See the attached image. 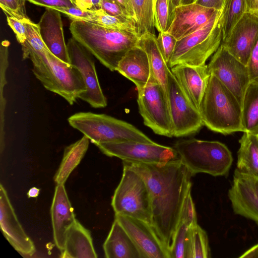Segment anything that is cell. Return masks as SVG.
Instances as JSON below:
<instances>
[{"label":"cell","mask_w":258,"mask_h":258,"mask_svg":"<svg viewBox=\"0 0 258 258\" xmlns=\"http://www.w3.org/2000/svg\"><path fill=\"white\" fill-rule=\"evenodd\" d=\"M123 164L145 179L151 198L152 226L169 252L185 199L191 191L192 174L180 159L165 163Z\"/></svg>","instance_id":"cell-1"},{"label":"cell","mask_w":258,"mask_h":258,"mask_svg":"<svg viewBox=\"0 0 258 258\" xmlns=\"http://www.w3.org/2000/svg\"><path fill=\"white\" fill-rule=\"evenodd\" d=\"M70 30L74 39L111 71H116L120 60L139 40L137 34L83 21H72Z\"/></svg>","instance_id":"cell-2"},{"label":"cell","mask_w":258,"mask_h":258,"mask_svg":"<svg viewBox=\"0 0 258 258\" xmlns=\"http://www.w3.org/2000/svg\"><path fill=\"white\" fill-rule=\"evenodd\" d=\"M22 50L23 59H30L33 74L43 87L61 96L70 105L86 91L79 70L57 58L48 48L43 51L29 48Z\"/></svg>","instance_id":"cell-3"},{"label":"cell","mask_w":258,"mask_h":258,"mask_svg":"<svg viewBox=\"0 0 258 258\" xmlns=\"http://www.w3.org/2000/svg\"><path fill=\"white\" fill-rule=\"evenodd\" d=\"M199 111L204 125L224 135L243 132L241 105L236 96L211 75Z\"/></svg>","instance_id":"cell-4"},{"label":"cell","mask_w":258,"mask_h":258,"mask_svg":"<svg viewBox=\"0 0 258 258\" xmlns=\"http://www.w3.org/2000/svg\"><path fill=\"white\" fill-rule=\"evenodd\" d=\"M68 121L95 145L127 141L154 142L132 124L104 114L80 112L72 115Z\"/></svg>","instance_id":"cell-5"},{"label":"cell","mask_w":258,"mask_h":258,"mask_svg":"<svg viewBox=\"0 0 258 258\" xmlns=\"http://www.w3.org/2000/svg\"><path fill=\"white\" fill-rule=\"evenodd\" d=\"M173 148L193 176L199 173L214 176L226 175L233 161L230 150L218 141L182 140L177 141Z\"/></svg>","instance_id":"cell-6"},{"label":"cell","mask_w":258,"mask_h":258,"mask_svg":"<svg viewBox=\"0 0 258 258\" xmlns=\"http://www.w3.org/2000/svg\"><path fill=\"white\" fill-rule=\"evenodd\" d=\"M221 12L217 11L203 27L177 41L168 64L170 69L177 64H206L222 42Z\"/></svg>","instance_id":"cell-7"},{"label":"cell","mask_w":258,"mask_h":258,"mask_svg":"<svg viewBox=\"0 0 258 258\" xmlns=\"http://www.w3.org/2000/svg\"><path fill=\"white\" fill-rule=\"evenodd\" d=\"M123 165L122 177L111 202L115 214L137 218L152 226L151 198L146 181L137 171Z\"/></svg>","instance_id":"cell-8"},{"label":"cell","mask_w":258,"mask_h":258,"mask_svg":"<svg viewBox=\"0 0 258 258\" xmlns=\"http://www.w3.org/2000/svg\"><path fill=\"white\" fill-rule=\"evenodd\" d=\"M139 112L144 123L155 134L172 137L167 94L152 76L143 88L137 89Z\"/></svg>","instance_id":"cell-9"},{"label":"cell","mask_w":258,"mask_h":258,"mask_svg":"<svg viewBox=\"0 0 258 258\" xmlns=\"http://www.w3.org/2000/svg\"><path fill=\"white\" fill-rule=\"evenodd\" d=\"M167 96L173 137L195 134L204 125L199 110L184 93L170 69L167 76Z\"/></svg>","instance_id":"cell-10"},{"label":"cell","mask_w":258,"mask_h":258,"mask_svg":"<svg viewBox=\"0 0 258 258\" xmlns=\"http://www.w3.org/2000/svg\"><path fill=\"white\" fill-rule=\"evenodd\" d=\"M96 146L106 155L117 157L125 162L165 163L179 159L173 147L161 145L155 142L146 143L127 141L101 143Z\"/></svg>","instance_id":"cell-11"},{"label":"cell","mask_w":258,"mask_h":258,"mask_svg":"<svg viewBox=\"0 0 258 258\" xmlns=\"http://www.w3.org/2000/svg\"><path fill=\"white\" fill-rule=\"evenodd\" d=\"M207 68L209 74L227 88L241 105L245 91L250 82L247 66L221 44L212 56Z\"/></svg>","instance_id":"cell-12"},{"label":"cell","mask_w":258,"mask_h":258,"mask_svg":"<svg viewBox=\"0 0 258 258\" xmlns=\"http://www.w3.org/2000/svg\"><path fill=\"white\" fill-rule=\"evenodd\" d=\"M71 63L80 71L86 90L79 99L95 108L107 106V100L98 80L92 54L73 37L67 44Z\"/></svg>","instance_id":"cell-13"},{"label":"cell","mask_w":258,"mask_h":258,"mask_svg":"<svg viewBox=\"0 0 258 258\" xmlns=\"http://www.w3.org/2000/svg\"><path fill=\"white\" fill-rule=\"evenodd\" d=\"M116 219L127 233L142 258H169L167 249L152 226L143 220L118 214Z\"/></svg>","instance_id":"cell-14"},{"label":"cell","mask_w":258,"mask_h":258,"mask_svg":"<svg viewBox=\"0 0 258 258\" xmlns=\"http://www.w3.org/2000/svg\"><path fill=\"white\" fill-rule=\"evenodd\" d=\"M228 197L234 212L258 225V178L236 169Z\"/></svg>","instance_id":"cell-15"},{"label":"cell","mask_w":258,"mask_h":258,"mask_svg":"<svg viewBox=\"0 0 258 258\" xmlns=\"http://www.w3.org/2000/svg\"><path fill=\"white\" fill-rule=\"evenodd\" d=\"M258 37V18L245 13L233 27L221 45L241 62L248 63Z\"/></svg>","instance_id":"cell-16"},{"label":"cell","mask_w":258,"mask_h":258,"mask_svg":"<svg viewBox=\"0 0 258 258\" xmlns=\"http://www.w3.org/2000/svg\"><path fill=\"white\" fill-rule=\"evenodd\" d=\"M0 227L3 235L21 254L31 256L35 245L18 221L7 192L0 185Z\"/></svg>","instance_id":"cell-17"},{"label":"cell","mask_w":258,"mask_h":258,"mask_svg":"<svg viewBox=\"0 0 258 258\" xmlns=\"http://www.w3.org/2000/svg\"><path fill=\"white\" fill-rule=\"evenodd\" d=\"M217 11L195 3L180 5L174 9L167 32L178 40L205 25Z\"/></svg>","instance_id":"cell-18"},{"label":"cell","mask_w":258,"mask_h":258,"mask_svg":"<svg viewBox=\"0 0 258 258\" xmlns=\"http://www.w3.org/2000/svg\"><path fill=\"white\" fill-rule=\"evenodd\" d=\"M50 215L54 243L61 251L67 234L77 221L64 184H57L55 188Z\"/></svg>","instance_id":"cell-19"},{"label":"cell","mask_w":258,"mask_h":258,"mask_svg":"<svg viewBox=\"0 0 258 258\" xmlns=\"http://www.w3.org/2000/svg\"><path fill=\"white\" fill-rule=\"evenodd\" d=\"M37 24L41 38L49 51L63 62L71 63L60 12L46 8Z\"/></svg>","instance_id":"cell-20"},{"label":"cell","mask_w":258,"mask_h":258,"mask_svg":"<svg viewBox=\"0 0 258 258\" xmlns=\"http://www.w3.org/2000/svg\"><path fill=\"white\" fill-rule=\"evenodd\" d=\"M170 70L187 96L199 110L211 75L207 65L177 64Z\"/></svg>","instance_id":"cell-21"},{"label":"cell","mask_w":258,"mask_h":258,"mask_svg":"<svg viewBox=\"0 0 258 258\" xmlns=\"http://www.w3.org/2000/svg\"><path fill=\"white\" fill-rule=\"evenodd\" d=\"M196 223L197 214L190 191L185 199L180 219L173 236L169 250V258H191L190 231L191 227Z\"/></svg>","instance_id":"cell-22"},{"label":"cell","mask_w":258,"mask_h":258,"mask_svg":"<svg viewBox=\"0 0 258 258\" xmlns=\"http://www.w3.org/2000/svg\"><path fill=\"white\" fill-rule=\"evenodd\" d=\"M116 71L133 82L137 89L144 87L151 76L147 55L138 44L122 58Z\"/></svg>","instance_id":"cell-23"},{"label":"cell","mask_w":258,"mask_h":258,"mask_svg":"<svg viewBox=\"0 0 258 258\" xmlns=\"http://www.w3.org/2000/svg\"><path fill=\"white\" fill-rule=\"evenodd\" d=\"M60 257L96 258L97 257L88 230L77 220L69 230Z\"/></svg>","instance_id":"cell-24"},{"label":"cell","mask_w":258,"mask_h":258,"mask_svg":"<svg viewBox=\"0 0 258 258\" xmlns=\"http://www.w3.org/2000/svg\"><path fill=\"white\" fill-rule=\"evenodd\" d=\"M103 247L107 258H142L133 240L116 219Z\"/></svg>","instance_id":"cell-25"},{"label":"cell","mask_w":258,"mask_h":258,"mask_svg":"<svg viewBox=\"0 0 258 258\" xmlns=\"http://www.w3.org/2000/svg\"><path fill=\"white\" fill-rule=\"evenodd\" d=\"M138 45L146 52L151 75L167 94L168 73L170 68L159 47L155 34L147 33L139 37Z\"/></svg>","instance_id":"cell-26"},{"label":"cell","mask_w":258,"mask_h":258,"mask_svg":"<svg viewBox=\"0 0 258 258\" xmlns=\"http://www.w3.org/2000/svg\"><path fill=\"white\" fill-rule=\"evenodd\" d=\"M239 143L236 169L258 178V136L243 132Z\"/></svg>","instance_id":"cell-27"},{"label":"cell","mask_w":258,"mask_h":258,"mask_svg":"<svg viewBox=\"0 0 258 258\" xmlns=\"http://www.w3.org/2000/svg\"><path fill=\"white\" fill-rule=\"evenodd\" d=\"M89 140L87 137L84 135L80 139L64 149L62 161L54 176V180L56 184H64L66 182L87 152Z\"/></svg>","instance_id":"cell-28"},{"label":"cell","mask_w":258,"mask_h":258,"mask_svg":"<svg viewBox=\"0 0 258 258\" xmlns=\"http://www.w3.org/2000/svg\"><path fill=\"white\" fill-rule=\"evenodd\" d=\"M243 133L258 135V82L250 81L241 103Z\"/></svg>","instance_id":"cell-29"},{"label":"cell","mask_w":258,"mask_h":258,"mask_svg":"<svg viewBox=\"0 0 258 258\" xmlns=\"http://www.w3.org/2000/svg\"><path fill=\"white\" fill-rule=\"evenodd\" d=\"M89 11L90 15L86 22L109 29L131 32L139 35L137 23L134 20L110 15L101 9Z\"/></svg>","instance_id":"cell-30"},{"label":"cell","mask_w":258,"mask_h":258,"mask_svg":"<svg viewBox=\"0 0 258 258\" xmlns=\"http://www.w3.org/2000/svg\"><path fill=\"white\" fill-rule=\"evenodd\" d=\"M246 12V0L224 1L220 15L222 40L227 37L234 25Z\"/></svg>","instance_id":"cell-31"},{"label":"cell","mask_w":258,"mask_h":258,"mask_svg":"<svg viewBox=\"0 0 258 258\" xmlns=\"http://www.w3.org/2000/svg\"><path fill=\"white\" fill-rule=\"evenodd\" d=\"M131 4L139 37L147 33L155 34L153 0H131Z\"/></svg>","instance_id":"cell-32"},{"label":"cell","mask_w":258,"mask_h":258,"mask_svg":"<svg viewBox=\"0 0 258 258\" xmlns=\"http://www.w3.org/2000/svg\"><path fill=\"white\" fill-rule=\"evenodd\" d=\"M190 244L191 258H208L211 256L207 234L198 223L191 227Z\"/></svg>","instance_id":"cell-33"},{"label":"cell","mask_w":258,"mask_h":258,"mask_svg":"<svg viewBox=\"0 0 258 258\" xmlns=\"http://www.w3.org/2000/svg\"><path fill=\"white\" fill-rule=\"evenodd\" d=\"M10 42L4 40L2 42L0 49V133L4 134L5 111L6 100L4 96L3 92L5 85L7 83L6 73L9 66L8 55Z\"/></svg>","instance_id":"cell-34"},{"label":"cell","mask_w":258,"mask_h":258,"mask_svg":"<svg viewBox=\"0 0 258 258\" xmlns=\"http://www.w3.org/2000/svg\"><path fill=\"white\" fill-rule=\"evenodd\" d=\"M174 9L170 0H155L154 4L155 27L159 32H167Z\"/></svg>","instance_id":"cell-35"},{"label":"cell","mask_w":258,"mask_h":258,"mask_svg":"<svg viewBox=\"0 0 258 258\" xmlns=\"http://www.w3.org/2000/svg\"><path fill=\"white\" fill-rule=\"evenodd\" d=\"M26 28V40L21 45L22 48H29L35 51H43L47 47L43 42L38 24L32 22L29 18L22 20Z\"/></svg>","instance_id":"cell-36"},{"label":"cell","mask_w":258,"mask_h":258,"mask_svg":"<svg viewBox=\"0 0 258 258\" xmlns=\"http://www.w3.org/2000/svg\"><path fill=\"white\" fill-rule=\"evenodd\" d=\"M177 41L168 32H159L157 37L158 45L168 66L173 53Z\"/></svg>","instance_id":"cell-37"},{"label":"cell","mask_w":258,"mask_h":258,"mask_svg":"<svg viewBox=\"0 0 258 258\" xmlns=\"http://www.w3.org/2000/svg\"><path fill=\"white\" fill-rule=\"evenodd\" d=\"M100 9L110 15L135 20L126 8L118 0H100Z\"/></svg>","instance_id":"cell-38"},{"label":"cell","mask_w":258,"mask_h":258,"mask_svg":"<svg viewBox=\"0 0 258 258\" xmlns=\"http://www.w3.org/2000/svg\"><path fill=\"white\" fill-rule=\"evenodd\" d=\"M0 6L7 16H11L20 20L28 18L22 7L17 0H0Z\"/></svg>","instance_id":"cell-39"},{"label":"cell","mask_w":258,"mask_h":258,"mask_svg":"<svg viewBox=\"0 0 258 258\" xmlns=\"http://www.w3.org/2000/svg\"><path fill=\"white\" fill-rule=\"evenodd\" d=\"M8 24L13 30L18 42L22 44L26 40V28L22 20L7 16Z\"/></svg>","instance_id":"cell-40"},{"label":"cell","mask_w":258,"mask_h":258,"mask_svg":"<svg viewBox=\"0 0 258 258\" xmlns=\"http://www.w3.org/2000/svg\"><path fill=\"white\" fill-rule=\"evenodd\" d=\"M66 15L72 21H86L90 15L89 11H84L77 6L54 9Z\"/></svg>","instance_id":"cell-41"},{"label":"cell","mask_w":258,"mask_h":258,"mask_svg":"<svg viewBox=\"0 0 258 258\" xmlns=\"http://www.w3.org/2000/svg\"><path fill=\"white\" fill-rule=\"evenodd\" d=\"M250 81L258 82V37L247 64Z\"/></svg>","instance_id":"cell-42"},{"label":"cell","mask_w":258,"mask_h":258,"mask_svg":"<svg viewBox=\"0 0 258 258\" xmlns=\"http://www.w3.org/2000/svg\"><path fill=\"white\" fill-rule=\"evenodd\" d=\"M40 6L55 9L77 6L72 0H26Z\"/></svg>","instance_id":"cell-43"},{"label":"cell","mask_w":258,"mask_h":258,"mask_svg":"<svg viewBox=\"0 0 258 258\" xmlns=\"http://www.w3.org/2000/svg\"><path fill=\"white\" fill-rule=\"evenodd\" d=\"M225 0H196L195 3L203 7L221 11Z\"/></svg>","instance_id":"cell-44"},{"label":"cell","mask_w":258,"mask_h":258,"mask_svg":"<svg viewBox=\"0 0 258 258\" xmlns=\"http://www.w3.org/2000/svg\"><path fill=\"white\" fill-rule=\"evenodd\" d=\"M247 12L258 18V0H246Z\"/></svg>","instance_id":"cell-45"},{"label":"cell","mask_w":258,"mask_h":258,"mask_svg":"<svg viewBox=\"0 0 258 258\" xmlns=\"http://www.w3.org/2000/svg\"><path fill=\"white\" fill-rule=\"evenodd\" d=\"M76 5L84 11L93 10V4L91 0H74Z\"/></svg>","instance_id":"cell-46"},{"label":"cell","mask_w":258,"mask_h":258,"mask_svg":"<svg viewBox=\"0 0 258 258\" xmlns=\"http://www.w3.org/2000/svg\"><path fill=\"white\" fill-rule=\"evenodd\" d=\"M239 257L258 258V243L246 250Z\"/></svg>","instance_id":"cell-47"},{"label":"cell","mask_w":258,"mask_h":258,"mask_svg":"<svg viewBox=\"0 0 258 258\" xmlns=\"http://www.w3.org/2000/svg\"><path fill=\"white\" fill-rule=\"evenodd\" d=\"M123 6H124L130 14L135 18V15L133 11L131 0H118ZM136 20V19H135Z\"/></svg>","instance_id":"cell-48"},{"label":"cell","mask_w":258,"mask_h":258,"mask_svg":"<svg viewBox=\"0 0 258 258\" xmlns=\"http://www.w3.org/2000/svg\"><path fill=\"white\" fill-rule=\"evenodd\" d=\"M40 189L33 187L31 188L27 193L28 198H36L39 193Z\"/></svg>","instance_id":"cell-49"},{"label":"cell","mask_w":258,"mask_h":258,"mask_svg":"<svg viewBox=\"0 0 258 258\" xmlns=\"http://www.w3.org/2000/svg\"><path fill=\"white\" fill-rule=\"evenodd\" d=\"M93 4V10H97L100 9V0H91Z\"/></svg>","instance_id":"cell-50"},{"label":"cell","mask_w":258,"mask_h":258,"mask_svg":"<svg viewBox=\"0 0 258 258\" xmlns=\"http://www.w3.org/2000/svg\"><path fill=\"white\" fill-rule=\"evenodd\" d=\"M171 2L172 6L174 9L176 7H178L181 5V0H170Z\"/></svg>","instance_id":"cell-51"},{"label":"cell","mask_w":258,"mask_h":258,"mask_svg":"<svg viewBox=\"0 0 258 258\" xmlns=\"http://www.w3.org/2000/svg\"><path fill=\"white\" fill-rule=\"evenodd\" d=\"M196 0H181V5H188L195 3Z\"/></svg>","instance_id":"cell-52"},{"label":"cell","mask_w":258,"mask_h":258,"mask_svg":"<svg viewBox=\"0 0 258 258\" xmlns=\"http://www.w3.org/2000/svg\"><path fill=\"white\" fill-rule=\"evenodd\" d=\"M19 4L23 8H25V1L26 0H17Z\"/></svg>","instance_id":"cell-53"},{"label":"cell","mask_w":258,"mask_h":258,"mask_svg":"<svg viewBox=\"0 0 258 258\" xmlns=\"http://www.w3.org/2000/svg\"><path fill=\"white\" fill-rule=\"evenodd\" d=\"M155 2V0H153L154 4Z\"/></svg>","instance_id":"cell-54"},{"label":"cell","mask_w":258,"mask_h":258,"mask_svg":"<svg viewBox=\"0 0 258 258\" xmlns=\"http://www.w3.org/2000/svg\"><path fill=\"white\" fill-rule=\"evenodd\" d=\"M72 1L74 2V0H72ZM74 3H75V2H74ZM75 5H76V4H75Z\"/></svg>","instance_id":"cell-55"}]
</instances>
